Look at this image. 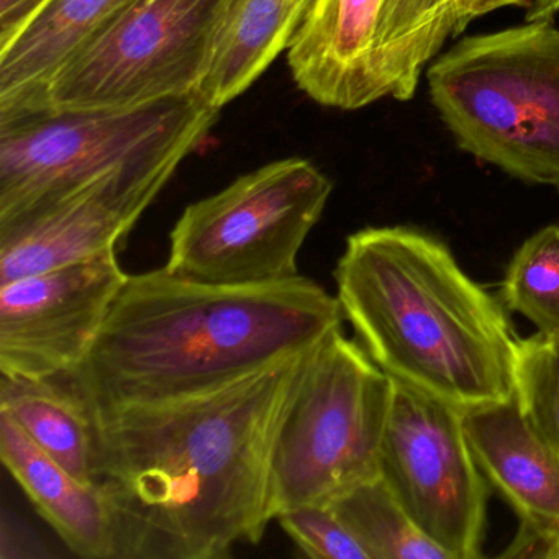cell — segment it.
Here are the masks:
<instances>
[{
    "instance_id": "obj_2",
    "label": "cell",
    "mask_w": 559,
    "mask_h": 559,
    "mask_svg": "<svg viewBox=\"0 0 559 559\" xmlns=\"http://www.w3.org/2000/svg\"><path fill=\"white\" fill-rule=\"evenodd\" d=\"M343 320L302 274L214 284L165 266L129 276L90 355L60 378L87 407L179 397L312 349Z\"/></svg>"
},
{
    "instance_id": "obj_10",
    "label": "cell",
    "mask_w": 559,
    "mask_h": 559,
    "mask_svg": "<svg viewBox=\"0 0 559 559\" xmlns=\"http://www.w3.org/2000/svg\"><path fill=\"white\" fill-rule=\"evenodd\" d=\"M117 251L0 286V372L55 379L90 355L126 286Z\"/></svg>"
},
{
    "instance_id": "obj_17",
    "label": "cell",
    "mask_w": 559,
    "mask_h": 559,
    "mask_svg": "<svg viewBox=\"0 0 559 559\" xmlns=\"http://www.w3.org/2000/svg\"><path fill=\"white\" fill-rule=\"evenodd\" d=\"M0 412L71 476L96 484V430L86 402L61 378H0Z\"/></svg>"
},
{
    "instance_id": "obj_5",
    "label": "cell",
    "mask_w": 559,
    "mask_h": 559,
    "mask_svg": "<svg viewBox=\"0 0 559 559\" xmlns=\"http://www.w3.org/2000/svg\"><path fill=\"white\" fill-rule=\"evenodd\" d=\"M217 117L194 94L135 109L0 120V228L114 173L191 155Z\"/></svg>"
},
{
    "instance_id": "obj_25",
    "label": "cell",
    "mask_w": 559,
    "mask_h": 559,
    "mask_svg": "<svg viewBox=\"0 0 559 559\" xmlns=\"http://www.w3.org/2000/svg\"><path fill=\"white\" fill-rule=\"evenodd\" d=\"M44 0H0V32L8 31L31 14Z\"/></svg>"
},
{
    "instance_id": "obj_9",
    "label": "cell",
    "mask_w": 559,
    "mask_h": 559,
    "mask_svg": "<svg viewBox=\"0 0 559 559\" xmlns=\"http://www.w3.org/2000/svg\"><path fill=\"white\" fill-rule=\"evenodd\" d=\"M381 477L450 559L483 556L487 479L467 441L464 411L394 381Z\"/></svg>"
},
{
    "instance_id": "obj_24",
    "label": "cell",
    "mask_w": 559,
    "mask_h": 559,
    "mask_svg": "<svg viewBox=\"0 0 559 559\" xmlns=\"http://www.w3.org/2000/svg\"><path fill=\"white\" fill-rule=\"evenodd\" d=\"M471 0H441L440 4V38L456 37L463 32V17Z\"/></svg>"
},
{
    "instance_id": "obj_12",
    "label": "cell",
    "mask_w": 559,
    "mask_h": 559,
    "mask_svg": "<svg viewBox=\"0 0 559 559\" xmlns=\"http://www.w3.org/2000/svg\"><path fill=\"white\" fill-rule=\"evenodd\" d=\"M464 430L487 483L520 519L507 558H548L559 543V457L513 395L464 411Z\"/></svg>"
},
{
    "instance_id": "obj_20",
    "label": "cell",
    "mask_w": 559,
    "mask_h": 559,
    "mask_svg": "<svg viewBox=\"0 0 559 559\" xmlns=\"http://www.w3.org/2000/svg\"><path fill=\"white\" fill-rule=\"evenodd\" d=\"M507 310L546 336H559V225L533 234L515 251L500 286Z\"/></svg>"
},
{
    "instance_id": "obj_23",
    "label": "cell",
    "mask_w": 559,
    "mask_h": 559,
    "mask_svg": "<svg viewBox=\"0 0 559 559\" xmlns=\"http://www.w3.org/2000/svg\"><path fill=\"white\" fill-rule=\"evenodd\" d=\"M503 8H520L525 11V21L552 22L559 14V0H471L463 17V31L474 21Z\"/></svg>"
},
{
    "instance_id": "obj_16",
    "label": "cell",
    "mask_w": 559,
    "mask_h": 559,
    "mask_svg": "<svg viewBox=\"0 0 559 559\" xmlns=\"http://www.w3.org/2000/svg\"><path fill=\"white\" fill-rule=\"evenodd\" d=\"M310 0H228L198 96L221 110L287 51Z\"/></svg>"
},
{
    "instance_id": "obj_3",
    "label": "cell",
    "mask_w": 559,
    "mask_h": 559,
    "mask_svg": "<svg viewBox=\"0 0 559 559\" xmlns=\"http://www.w3.org/2000/svg\"><path fill=\"white\" fill-rule=\"evenodd\" d=\"M333 277L345 320L389 378L461 411L515 395L520 338L507 307L433 235L362 228Z\"/></svg>"
},
{
    "instance_id": "obj_8",
    "label": "cell",
    "mask_w": 559,
    "mask_h": 559,
    "mask_svg": "<svg viewBox=\"0 0 559 559\" xmlns=\"http://www.w3.org/2000/svg\"><path fill=\"white\" fill-rule=\"evenodd\" d=\"M227 2L143 0L64 61L31 109L15 117L135 109L194 96Z\"/></svg>"
},
{
    "instance_id": "obj_14",
    "label": "cell",
    "mask_w": 559,
    "mask_h": 559,
    "mask_svg": "<svg viewBox=\"0 0 559 559\" xmlns=\"http://www.w3.org/2000/svg\"><path fill=\"white\" fill-rule=\"evenodd\" d=\"M143 0H44L0 32V119L24 114L87 41Z\"/></svg>"
},
{
    "instance_id": "obj_22",
    "label": "cell",
    "mask_w": 559,
    "mask_h": 559,
    "mask_svg": "<svg viewBox=\"0 0 559 559\" xmlns=\"http://www.w3.org/2000/svg\"><path fill=\"white\" fill-rule=\"evenodd\" d=\"M286 535L307 558L369 559L366 549L330 506H304L276 516Z\"/></svg>"
},
{
    "instance_id": "obj_21",
    "label": "cell",
    "mask_w": 559,
    "mask_h": 559,
    "mask_svg": "<svg viewBox=\"0 0 559 559\" xmlns=\"http://www.w3.org/2000/svg\"><path fill=\"white\" fill-rule=\"evenodd\" d=\"M515 401L559 457V336L520 340Z\"/></svg>"
},
{
    "instance_id": "obj_4",
    "label": "cell",
    "mask_w": 559,
    "mask_h": 559,
    "mask_svg": "<svg viewBox=\"0 0 559 559\" xmlns=\"http://www.w3.org/2000/svg\"><path fill=\"white\" fill-rule=\"evenodd\" d=\"M431 103L461 150L559 191V28L474 35L427 71Z\"/></svg>"
},
{
    "instance_id": "obj_6",
    "label": "cell",
    "mask_w": 559,
    "mask_h": 559,
    "mask_svg": "<svg viewBox=\"0 0 559 559\" xmlns=\"http://www.w3.org/2000/svg\"><path fill=\"white\" fill-rule=\"evenodd\" d=\"M394 381L343 329L316 346L277 437L274 515L330 506L381 476Z\"/></svg>"
},
{
    "instance_id": "obj_1",
    "label": "cell",
    "mask_w": 559,
    "mask_h": 559,
    "mask_svg": "<svg viewBox=\"0 0 559 559\" xmlns=\"http://www.w3.org/2000/svg\"><path fill=\"white\" fill-rule=\"evenodd\" d=\"M313 349L194 394L87 407L112 559H224L261 542L277 437Z\"/></svg>"
},
{
    "instance_id": "obj_18",
    "label": "cell",
    "mask_w": 559,
    "mask_h": 559,
    "mask_svg": "<svg viewBox=\"0 0 559 559\" xmlns=\"http://www.w3.org/2000/svg\"><path fill=\"white\" fill-rule=\"evenodd\" d=\"M441 0H385L376 35V60L388 97L411 100L424 68L443 47Z\"/></svg>"
},
{
    "instance_id": "obj_13",
    "label": "cell",
    "mask_w": 559,
    "mask_h": 559,
    "mask_svg": "<svg viewBox=\"0 0 559 559\" xmlns=\"http://www.w3.org/2000/svg\"><path fill=\"white\" fill-rule=\"evenodd\" d=\"M385 0H310L287 48L299 90L326 107L356 110L388 97L376 60Z\"/></svg>"
},
{
    "instance_id": "obj_15",
    "label": "cell",
    "mask_w": 559,
    "mask_h": 559,
    "mask_svg": "<svg viewBox=\"0 0 559 559\" xmlns=\"http://www.w3.org/2000/svg\"><path fill=\"white\" fill-rule=\"evenodd\" d=\"M0 460L74 555L112 559L109 507L99 484L71 476L4 412H0Z\"/></svg>"
},
{
    "instance_id": "obj_19",
    "label": "cell",
    "mask_w": 559,
    "mask_h": 559,
    "mask_svg": "<svg viewBox=\"0 0 559 559\" xmlns=\"http://www.w3.org/2000/svg\"><path fill=\"white\" fill-rule=\"evenodd\" d=\"M369 559H450L405 512L381 476L330 503Z\"/></svg>"
},
{
    "instance_id": "obj_26",
    "label": "cell",
    "mask_w": 559,
    "mask_h": 559,
    "mask_svg": "<svg viewBox=\"0 0 559 559\" xmlns=\"http://www.w3.org/2000/svg\"><path fill=\"white\" fill-rule=\"evenodd\" d=\"M548 558H555L559 559V543L555 546V548L551 549V552H549Z\"/></svg>"
},
{
    "instance_id": "obj_7",
    "label": "cell",
    "mask_w": 559,
    "mask_h": 559,
    "mask_svg": "<svg viewBox=\"0 0 559 559\" xmlns=\"http://www.w3.org/2000/svg\"><path fill=\"white\" fill-rule=\"evenodd\" d=\"M332 191V181L307 159L261 166L182 212L165 266L214 284L299 276L297 258Z\"/></svg>"
},
{
    "instance_id": "obj_11",
    "label": "cell",
    "mask_w": 559,
    "mask_h": 559,
    "mask_svg": "<svg viewBox=\"0 0 559 559\" xmlns=\"http://www.w3.org/2000/svg\"><path fill=\"white\" fill-rule=\"evenodd\" d=\"M186 158L114 173L0 228V286L119 250Z\"/></svg>"
}]
</instances>
